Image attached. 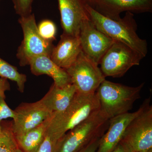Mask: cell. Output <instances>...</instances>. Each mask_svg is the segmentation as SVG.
Returning <instances> with one entry per match:
<instances>
[{
  "instance_id": "9c48e42d",
  "label": "cell",
  "mask_w": 152,
  "mask_h": 152,
  "mask_svg": "<svg viewBox=\"0 0 152 152\" xmlns=\"http://www.w3.org/2000/svg\"><path fill=\"white\" fill-rule=\"evenodd\" d=\"M79 37L82 52L98 65L114 42L113 39L98 29L89 18L82 22Z\"/></svg>"
},
{
  "instance_id": "d6986e66",
  "label": "cell",
  "mask_w": 152,
  "mask_h": 152,
  "mask_svg": "<svg viewBox=\"0 0 152 152\" xmlns=\"http://www.w3.org/2000/svg\"><path fill=\"white\" fill-rule=\"evenodd\" d=\"M1 125L0 152H15L19 147L11 126Z\"/></svg>"
},
{
  "instance_id": "44dd1931",
  "label": "cell",
  "mask_w": 152,
  "mask_h": 152,
  "mask_svg": "<svg viewBox=\"0 0 152 152\" xmlns=\"http://www.w3.org/2000/svg\"><path fill=\"white\" fill-rule=\"evenodd\" d=\"M34 0H12L16 13L21 17L32 14Z\"/></svg>"
},
{
  "instance_id": "ba28073f",
  "label": "cell",
  "mask_w": 152,
  "mask_h": 152,
  "mask_svg": "<svg viewBox=\"0 0 152 152\" xmlns=\"http://www.w3.org/2000/svg\"><path fill=\"white\" fill-rule=\"evenodd\" d=\"M75 87L77 92L83 94H92L105 77L98 65L82 52L75 62L66 69Z\"/></svg>"
},
{
  "instance_id": "603a6c76",
  "label": "cell",
  "mask_w": 152,
  "mask_h": 152,
  "mask_svg": "<svg viewBox=\"0 0 152 152\" xmlns=\"http://www.w3.org/2000/svg\"><path fill=\"white\" fill-rule=\"evenodd\" d=\"M56 142L49 136L45 134L43 141L37 152H53Z\"/></svg>"
},
{
  "instance_id": "d4e9b609",
  "label": "cell",
  "mask_w": 152,
  "mask_h": 152,
  "mask_svg": "<svg viewBox=\"0 0 152 152\" xmlns=\"http://www.w3.org/2000/svg\"><path fill=\"white\" fill-rule=\"evenodd\" d=\"M10 89V86L8 80L0 77V97L5 98L6 91Z\"/></svg>"
},
{
  "instance_id": "7a4b0ae2",
  "label": "cell",
  "mask_w": 152,
  "mask_h": 152,
  "mask_svg": "<svg viewBox=\"0 0 152 152\" xmlns=\"http://www.w3.org/2000/svg\"><path fill=\"white\" fill-rule=\"evenodd\" d=\"M86 10L89 18L98 29L114 41L121 42L145 57L148 53V44L137 33V24L132 13L126 12L124 18L113 20L101 15L88 5Z\"/></svg>"
},
{
  "instance_id": "f1b7e54d",
  "label": "cell",
  "mask_w": 152,
  "mask_h": 152,
  "mask_svg": "<svg viewBox=\"0 0 152 152\" xmlns=\"http://www.w3.org/2000/svg\"><path fill=\"white\" fill-rule=\"evenodd\" d=\"M145 152H152V150H150V151H148Z\"/></svg>"
},
{
  "instance_id": "484cf974",
  "label": "cell",
  "mask_w": 152,
  "mask_h": 152,
  "mask_svg": "<svg viewBox=\"0 0 152 152\" xmlns=\"http://www.w3.org/2000/svg\"><path fill=\"white\" fill-rule=\"evenodd\" d=\"M112 152H132L129 147L122 141Z\"/></svg>"
},
{
  "instance_id": "ac0fdd59",
  "label": "cell",
  "mask_w": 152,
  "mask_h": 152,
  "mask_svg": "<svg viewBox=\"0 0 152 152\" xmlns=\"http://www.w3.org/2000/svg\"><path fill=\"white\" fill-rule=\"evenodd\" d=\"M0 77L16 82L19 91L23 92L25 84L27 81L26 75L20 73L17 67L12 65L1 58Z\"/></svg>"
},
{
  "instance_id": "2e32d148",
  "label": "cell",
  "mask_w": 152,
  "mask_h": 152,
  "mask_svg": "<svg viewBox=\"0 0 152 152\" xmlns=\"http://www.w3.org/2000/svg\"><path fill=\"white\" fill-rule=\"evenodd\" d=\"M76 93L75 87L72 84L59 87L53 83L40 101L52 113H57L67 107Z\"/></svg>"
},
{
  "instance_id": "cb8c5ba5",
  "label": "cell",
  "mask_w": 152,
  "mask_h": 152,
  "mask_svg": "<svg viewBox=\"0 0 152 152\" xmlns=\"http://www.w3.org/2000/svg\"><path fill=\"white\" fill-rule=\"evenodd\" d=\"M101 137L94 139L89 143L80 150L77 152H96L99 146V143Z\"/></svg>"
},
{
  "instance_id": "30bf717a",
  "label": "cell",
  "mask_w": 152,
  "mask_h": 152,
  "mask_svg": "<svg viewBox=\"0 0 152 152\" xmlns=\"http://www.w3.org/2000/svg\"><path fill=\"white\" fill-rule=\"evenodd\" d=\"M15 111L16 117L11 126L15 136L23 134L38 126L53 114L40 100L36 102L22 103Z\"/></svg>"
},
{
  "instance_id": "ffe728a7",
  "label": "cell",
  "mask_w": 152,
  "mask_h": 152,
  "mask_svg": "<svg viewBox=\"0 0 152 152\" xmlns=\"http://www.w3.org/2000/svg\"><path fill=\"white\" fill-rule=\"evenodd\" d=\"M37 27L40 35L45 39L52 42L56 39L57 28L53 22L44 20L39 23Z\"/></svg>"
},
{
  "instance_id": "8992f818",
  "label": "cell",
  "mask_w": 152,
  "mask_h": 152,
  "mask_svg": "<svg viewBox=\"0 0 152 152\" xmlns=\"http://www.w3.org/2000/svg\"><path fill=\"white\" fill-rule=\"evenodd\" d=\"M141 111L129 123L121 141L132 152L152 150V106L150 98L142 103Z\"/></svg>"
},
{
  "instance_id": "9a60e30c",
  "label": "cell",
  "mask_w": 152,
  "mask_h": 152,
  "mask_svg": "<svg viewBox=\"0 0 152 152\" xmlns=\"http://www.w3.org/2000/svg\"><path fill=\"white\" fill-rule=\"evenodd\" d=\"M31 72L36 76L47 75L54 80L57 86L63 87L72 84V80L65 69L60 67L50 58V56L40 55L30 60Z\"/></svg>"
},
{
  "instance_id": "7402d4cb",
  "label": "cell",
  "mask_w": 152,
  "mask_h": 152,
  "mask_svg": "<svg viewBox=\"0 0 152 152\" xmlns=\"http://www.w3.org/2000/svg\"><path fill=\"white\" fill-rule=\"evenodd\" d=\"M5 98L0 97V132L1 130L2 121L8 118L15 120L16 117L15 112L12 110L6 103Z\"/></svg>"
},
{
  "instance_id": "8fae6325",
  "label": "cell",
  "mask_w": 152,
  "mask_h": 152,
  "mask_svg": "<svg viewBox=\"0 0 152 152\" xmlns=\"http://www.w3.org/2000/svg\"><path fill=\"white\" fill-rule=\"evenodd\" d=\"M89 6L107 18L118 20L124 12H151L152 0H96Z\"/></svg>"
},
{
  "instance_id": "f546056e",
  "label": "cell",
  "mask_w": 152,
  "mask_h": 152,
  "mask_svg": "<svg viewBox=\"0 0 152 152\" xmlns=\"http://www.w3.org/2000/svg\"><path fill=\"white\" fill-rule=\"evenodd\" d=\"M2 1V0H0V4H1V2Z\"/></svg>"
},
{
  "instance_id": "6da1fadb",
  "label": "cell",
  "mask_w": 152,
  "mask_h": 152,
  "mask_svg": "<svg viewBox=\"0 0 152 152\" xmlns=\"http://www.w3.org/2000/svg\"><path fill=\"white\" fill-rule=\"evenodd\" d=\"M100 107L96 93L83 94L77 92L64 110L52 114L45 134L56 142L68 131L99 110Z\"/></svg>"
},
{
  "instance_id": "4fadbf2b",
  "label": "cell",
  "mask_w": 152,
  "mask_h": 152,
  "mask_svg": "<svg viewBox=\"0 0 152 152\" xmlns=\"http://www.w3.org/2000/svg\"><path fill=\"white\" fill-rule=\"evenodd\" d=\"M143 108L142 104L134 113H127L110 119L107 129L101 137L96 152H112L121 141L128 125Z\"/></svg>"
},
{
  "instance_id": "52a82bcc",
  "label": "cell",
  "mask_w": 152,
  "mask_h": 152,
  "mask_svg": "<svg viewBox=\"0 0 152 152\" xmlns=\"http://www.w3.org/2000/svg\"><path fill=\"white\" fill-rule=\"evenodd\" d=\"M143 58L130 47L114 41L101 59L100 69L105 77L120 78L133 66L139 65Z\"/></svg>"
},
{
  "instance_id": "4316f807",
  "label": "cell",
  "mask_w": 152,
  "mask_h": 152,
  "mask_svg": "<svg viewBox=\"0 0 152 152\" xmlns=\"http://www.w3.org/2000/svg\"><path fill=\"white\" fill-rule=\"evenodd\" d=\"M86 4L90 6L96 0H83Z\"/></svg>"
},
{
  "instance_id": "5bb4252c",
  "label": "cell",
  "mask_w": 152,
  "mask_h": 152,
  "mask_svg": "<svg viewBox=\"0 0 152 152\" xmlns=\"http://www.w3.org/2000/svg\"><path fill=\"white\" fill-rule=\"evenodd\" d=\"M81 51L79 36L63 33L58 45L53 48L50 57L57 65L66 69L75 62Z\"/></svg>"
},
{
  "instance_id": "7c38bea8",
  "label": "cell",
  "mask_w": 152,
  "mask_h": 152,
  "mask_svg": "<svg viewBox=\"0 0 152 152\" xmlns=\"http://www.w3.org/2000/svg\"><path fill=\"white\" fill-rule=\"evenodd\" d=\"M63 34L79 36L81 23L89 18L83 0H58Z\"/></svg>"
},
{
  "instance_id": "e0dca14e",
  "label": "cell",
  "mask_w": 152,
  "mask_h": 152,
  "mask_svg": "<svg viewBox=\"0 0 152 152\" xmlns=\"http://www.w3.org/2000/svg\"><path fill=\"white\" fill-rule=\"evenodd\" d=\"M50 117L32 129L23 134L15 136L20 149L23 152L37 151L45 139Z\"/></svg>"
},
{
  "instance_id": "5b68a950",
  "label": "cell",
  "mask_w": 152,
  "mask_h": 152,
  "mask_svg": "<svg viewBox=\"0 0 152 152\" xmlns=\"http://www.w3.org/2000/svg\"><path fill=\"white\" fill-rule=\"evenodd\" d=\"M23 39L17 50L16 56L21 66L28 65L30 60L40 55L50 56L54 46L53 42L43 39L38 31L34 14L20 17L18 20Z\"/></svg>"
},
{
  "instance_id": "83f0119b",
  "label": "cell",
  "mask_w": 152,
  "mask_h": 152,
  "mask_svg": "<svg viewBox=\"0 0 152 152\" xmlns=\"http://www.w3.org/2000/svg\"><path fill=\"white\" fill-rule=\"evenodd\" d=\"M15 152H23V151H22V150H21L20 149V148H19L18 149V150H17Z\"/></svg>"
},
{
  "instance_id": "277c9868",
  "label": "cell",
  "mask_w": 152,
  "mask_h": 152,
  "mask_svg": "<svg viewBox=\"0 0 152 152\" xmlns=\"http://www.w3.org/2000/svg\"><path fill=\"white\" fill-rule=\"evenodd\" d=\"M110 118L101 111L96 112L68 131L56 142L53 152H77L107 129Z\"/></svg>"
},
{
  "instance_id": "3957f363",
  "label": "cell",
  "mask_w": 152,
  "mask_h": 152,
  "mask_svg": "<svg viewBox=\"0 0 152 152\" xmlns=\"http://www.w3.org/2000/svg\"><path fill=\"white\" fill-rule=\"evenodd\" d=\"M145 85L130 87L104 80L98 88L96 94L100 103V110L111 119L129 113L135 102L140 98Z\"/></svg>"
}]
</instances>
